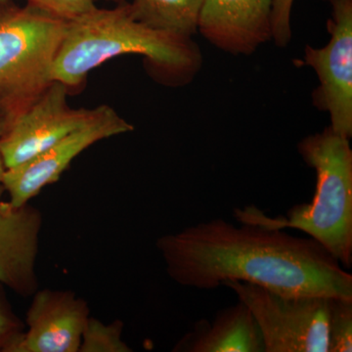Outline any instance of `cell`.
Segmentation results:
<instances>
[{
	"label": "cell",
	"instance_id": "6da1fadb",
	"mask_svg": "<svg viewBox=\"0 0 352 352\" xmlns=\"http://www.w3.org/2000/svg\"><path fill=\"white\" fill-rule=\"evenodd\" d=\"M171 280L214 289L224 281L258 285L283 296L352 300V275L312 238L222 219L199 222L157 241Z\"/></svg>",
	"mask_w": 352,
	"mask_h": 352
},
{
	"label": "cell",
	"instance_id": "e0dca14e",
	"mask_svg": "<svg viewBox=\"0 0 352 352\" xmlns=\"http://www.w3.org/2000/svg\"><path fill=\"white\" fill-rule=\"evenodd\" d=\"M295 0H272V39L280 47L292 38L291 12Z\"/></svg>",
	"mask_w": 352,
	"mask_h": 352
},
{
	"label": "cell",
	"instance_id": "3957f363",
	"mask_svg": "<svg viewBox=\"0 0 352 352\" xmlns=\"http://www.w3.org/2000/svg\"><path fill=\"white\" fill-rule=\"evenodd\" d=\"M351 139L328 126L298 145L305 163L316 173L310 203L294 206L286 215L268 217L254 206L235 208L240 223L270 229H296L316 241L346 270L352 266V150Z\"/></svg>",
	"mask_w": 352,
	"mask_h": 352
},
{
	"label": "cell",
	"instance_id": "44dd1931",
	"mask_svg": "<svg viewBox=\"0 0 352 352\" xmlns=\"http://www.w3.org/2000/svg\"><path fill=\"white\" fill-rule=\"evenodd\" d=\"M113 1H122V0H113Z\"/></svg>",
	"mask_w": 352,
	"mask_h": 352
},
{
	"label": "cell",
	"instance_id": "ffe728a7",
	"mask_svg": "<svg viewBox=\"0 0 352 352\" xmlns=\"http://www.w3.org/2000/svg\"><path fill=\"white\" fill-rule=\"evenodd\" d=\"M6 2H8V0H0V4L6 3Z\"/></svg>",
	"mask_w": 352,
	"mask_h": 352
},
{
	"label": "cell",
	"instance_id": "8fae6325",
	"mask_svg": "<svg viewBox=\"0 0 352 352\" xmlns=\"http://www.w3.org/2000/svg\"><path fill=\"white\" fill-rule=\"evenodd\" d=\"M3 192L0 184V283L31 296L38 289L36 261L43 217L29 204L15 207L3 200Z\"/></svg>",
	"mask_w": 352,
	"mask_h": 352
},
{
	"label": "cell",
	"instance_id": "7c38bea8",
	"mask_svg": "<svg viewBox=\"0 0 352 352\" xmlns=\"http://www.w3.org/2000/svg\"><path fill=\"white\" fill-rule=\"evenodd\" d=\"M173 351L265 352V349L254 315L238 300L232 307L219 310L214 320L197 322Z\"/></svg>",
	"mask_w": 352,
	"mask_h": 352
},
{
	"label": "cell",
	"instance_id": "30bf717a",
	"mask_svg": "<svg viewBox=\"0 0 352 352\" xmlns=\"http://www.w3.org/2000/svg\"><path fill=\"white\" fill-rule=\"evenodd\" d=\"M197 32L220 50L251 55L272 39V0H205Z\"/></svg>",
	"mask_w": 352,
	"mask_h": 352
},
{
	"label": "cell",
	"instance_id": "4fadbf2b",
	"mask_svg": "<svg viewBox=\"0 0 352 352\" xmlns=\"http://www.w3.org/2000/svg\"><path fill=\"white\" fill-rule=\"evenodd\" d=\"M205 0H133L134 16L144 24L176 36L192 38Z\"/></svg>",
	"mask_w": 352,
	"mask_h": 352
},
{
	"label": "cell",
	"instance_id": "8992f818",
	"mask_svg": "<svg viewBox=\"0 0 352 352\" xmlns=\"http://www.w3.org/2000/svg\"><path fill=\"white\" fill-rule=\"evenodd\" d=\"M69 91L63 83L48 82L27 103L7 115L0 141L6 170L38 156L87 122L92 109L69 107Z\"/></svg>",
	"mask_w": 352,
	"mask_h": 352
},
{
	"label": "cell",
	"instance_id": "9a60e30c",
	"mask_svg": "<svg viewBox=\"0 0 352 352\" xmlns=\"http://www.w3.org/2000/svg\"><path fill=\"white\" fill-rule=\"evenodd\" d=\"M122 322L102 323L89 317L83 330L80 352H131L132 349L122 340Z\"/></svg>",
	"mask_w": 352,
	"mask_h": 352
},
{
	"label": "cell",
	"instance_id": "5bb4252c",
	"mask_svg": "<svg viewBox=\"0 0 352 352\" xmlns=\"http://www.w3.org/2000/svg\"><path fill=\"white\" fill-rule=\"evenodd\" d=\"M327 352L352 351V300L329 298Z\"/></svg>",
	"mask_w": 352,
	"mask_h": 352
},
{
	"label": "cell",
	"instance_id": "d6986e66",
	"mask_svg": "<svg viewBox=\"0 0 352 352\" xmlns=\"http://www.w3.org/2000/svg\"><path fill=\"white\" fill-rule=\"evenodd\" d=\"M7 120H8L7 113L0 111V141H1L2 135H3L4 131H6ZM6 164H4L3 157H2L1 148H0V184L2 183V179H3V176L4 173H6Z\"/></svg>",
	"mask_w": 352,
	"mask_h": 352
},
{
	"label": "cell",
	"instance_id": "52a82bcc",
	"mask_svg": "<svg viewBox=\"0 0 352 352\" xmlns=\"http://www.w3.org/2000/svg\"><path fill=\"white\" fill-rule=\"evenodd\" d=\"M133 129L110 106L92 109L91 115L82 126L38 156L6 170L1 184L8 193L9 201L15 207L29 204L44 187L57 182L72 162L88 147Z\"/></svg>",
	"mask_w": 352,
	"mask_h": 352
},
{
	"label": "cell",
	"instance_id": "ac0fdd59",
	"mask_svg": "<svg viewBox=\"0 0 352 352\" xmlns=\"http://www.w3.org/2000/svg\"><path fill=\"white\" fill-rule=\"evenodd\" d=\"M22 333L21 325L15 317L0 302V351L10 352Z\"/></svg>",
	"mask_w": 352,
	"mask_h": 352
},
{
	"label": "cell",
	"instance_id": "277c9868",
	"mask_svg": "<svg viewBox=\"0 0 352 352\" xmlns=\"http://www.w3.org/2000/svg\"><path fill=\"white\" fill-rule=\"evenodd\" d=\"M66 23L31 4H0V111L15 112L50 82Z\"/></svg>",
	"mask_w": 352,
	"mask_h": 352
},
{
	"label": "cell",
	"instance_id": "7a4b0ae2",
	"mask_svg": "<svg viewBox=\"0 0 352 352\" xmlns=\"http://www.w3.org/2000/svg\"><path fill=\"white\" fill-rule=\"evenodd\" d=\"M126 54L145 57L162 80L173 85L191 82L201 67L200 48L192 38L160 31L139 21L131 4L96 8L66 23L63 36L48 69V82L69 89L85 82L92 69Z\"/></svg>",
	"mask_w": 352,
	"mask_h": 352
},
{
	"label": "cell",
	"instance_id": "9c48e42d",
	"mask_svg": "<svg viewBox=\"0 0 352 352\" xmlns=\"http://www.w3.org/2000/svg\"><path fill=\"white\" fill-rule=\"evenodd\" d=\"M23 333L10 352H78L89 309L71 292L34 293Z\"/></svg>",
	"mask_w": 352,
	"mask_h": 352
},
{
	"label": "cell",
	"instance_id": "5b68a950",
	"mask_svg": "<svg viewBox=\"0 0 352 352\" xmlns=\"http://www.w3.org/2000/svg\"><path fill=\"white\" fill-rule=\"evenodd\" d=\"M251 310L265 352H327L329 298L283 296L258 285L224 281Z\"/></svg>",
	"mask_w": 352,
	"mask_h": 352
},
{
	"label": "cell",
	"instance_id": "ba28073f",
	"mask_svg": "<svg viewBox=\"0 0 352 352\" xmlns=\"http://www.w3.org/2000/svg\"><path fill=\"white\" fill-rule=\"evenodd\" d=\"M327 45L305 48V61L318 76L314 104L330 115L333 131L352 136V0H330Z\"/></svg>",
	"mask_w": 352,
	"mask_h": 352
},
{
	"label": "cell",
	"instance_id": "2e32d148",
	"mask_svg": "<svg viewBox=\"0 0 352 352\" xmlns=\"http://www.w3.org/2000/svg\"><path fill=\"white\" fill-rule=\"evenodd\" d=\"M28 4L69 22L97 8L94 0H27Z\"/></svg>",
	"mask_w": 352,
	"mask_h": 352
}]
</instances>
